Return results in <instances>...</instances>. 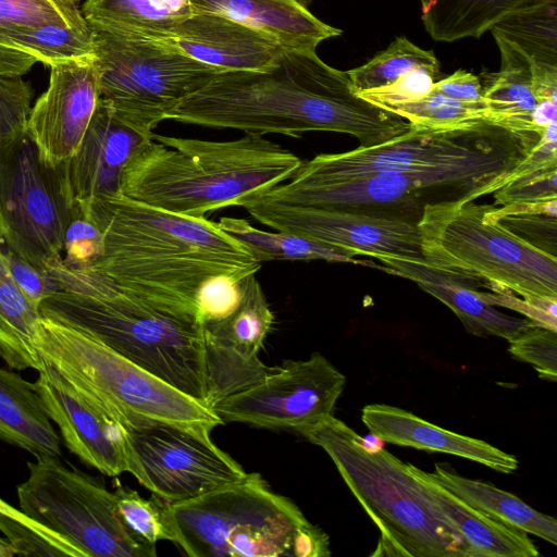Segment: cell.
I'll list each match as a JSON object with an SVG mask.
<instances>
[{
    "mask_svg": "<svg viewBox=\"0 0 557 557\" xmlns=\"http://www.w3.org/2000/svg\"><path fill=\"white\" fill-rule=\"evenodd\" d=\"M94 58L50 67L49 85L35 101L27 135L40 160L55 168L78 149L99 102Z\"/></svg>",
    "mask_w": 557,
    "mask_h": 557,
    "instance_id": "cell-18",
    "label": "cell"
},
{
    "mask_svg": "<svg viewBox=\"0 0 557 557\" xmlns=\"http://www.w3.org/2000/svg\"><path fill=\"white\" fill-rule=\"evenodd\" d=\"M432 476L469 506L492 519L557 544V521L539 512L516 495L490 483L458 474L445 463H435Z\"/></svg>",
    "mask_w": 557,
    "mask_h": 557,
    "instance_id": "cell-30",
    "label": "cell"
},
{
    "mask_svg": "<svg viewBox=\"0 0 557 557\" xmlns=\"http://www.w3.org/2000/svg\"><path fill=\"white\" fill-rule=\"evenodd\" d=\"M481 298L494 307H504L523 314L532 324L557 332V297L528 296L519 298L512 292L488 286Z\"/></svg>",
    "mask_w": 557,
    "mask_h": 557,
    "instance_id": "cell-43",
    "label": "cell"
},
{
    "mask_svg": "<svg viewBox=\"0 0 557 557\" xmlns=\"http://www.w3.org/2000/svg\"><path fill=\"white\" fill-rule=\"evenodd\" d=\"M40 318L39 307L15 282L0 243V357L10 368H42L35 346Z\"/></svg>",
    "mask_w": 557,
    "mask_h": 557,
    "instance_id": "cell-31",
    "label": "cell"
},
{
    "mask_svg": "<svg viewBox=\"0 0 557 557\" xmlns=\"http://www.w3.org/2000/svg\"><path fill=\"white\" fill-rule=\"evenodd\" d=\"M493 194L495 206L557 198V169L521 176Z\"/></svg>",
    "mask_w": 557,
    "mask_h": 557,
    "instance_id": "cell-45",
    "label": "cell"
},
{
    "mask_svg": "<svg viewBox=\"0 0 557 557\" xmlns=\"http://www.w3.org/2000/svg\"><path fill=\"white\" fill-rule=\"evenodd\" d=\"M82 13L94 30L168 41L195 8L193 0H85Z\"/></svg>",
    "mask_w": 557,
    "mask_h": 557,
    "instance_id": "cell-29",
    "label": "cell"
},
{
    "mask_svg": "<svg viewBox=\"0 0 557 557\" xmlns=\"http://www.w3.org/2000/svg\"><path fill=\"white\" fill-rule=\"evenodd\" d=\"M126 431V472L168 504L199 497L248 472L210 438V430L152 423Z\"/></svg>",
    "mask_w": 557,
    "mask_h": 557,
    "instance_id": "cell-14",
    "label": "cell"
},
{
    "mask_svg": "<svg viewBox=\"0 0 557 557\" xmlns=\"http://www.w3.org/2000/svg\"><path fill=\"white\" fill-rule=\"evenodd\" d=\"M400 116L411 126L430 129H454L484 121L483 103L465 102L432 90L424 97L409 102L383 107Z\"/></svg>",
    "mask_w": 557,
    "mask_h": 557,
    "instance_id": "cell-37",
    "label": "cell"
},
{
    "mask_svg": "<svg viewBox=\"0 0 557 557\" xmlns=\"http://www.w3.org/2000/svg\"><path fill=\"white\" fill-rule=\"evenodd\" d=\"M0 513L24 524L25 527L29 528L30 530L35 531L39 535H41L44 539L48 540L52 544H54L59 549H61L65 556L69 557H85L84 554L75 547L72 543H70L67 540H65L60 534L49 530L45 525L36 522L35 520L30 519L28 516H26L23 511L20 509L13 507L9 503L4 502L0 497Z\"/></svg>",
    "mask_w": 557,
    "mask_h": 557,
    "instance_id": "cell-49",
    "label": "cell"
},
{
    "mask_svg": "<svg viewBox=\"0 0 557 557\" xmlns=\"http://www.w3.org/2000/svg\"><path fill=\"white\" fill-rule=\"evenodd\" d=\"M275 231L297 234L354 252L425 263L417 221L403 214L286 205L251 198L240 206Z\"/></svg>",
    "mask_w": 557,
    "mask_h": 557,
    "instance_id": "cell-15",
    "label": "cell"
},
{
    "mask_svg": "<svg viewBox=\"0 0 557 557\" xmlns=\"http://www.w3.org/2000/svg\"><path fill=\"white\" fill-rule=\"evenodd\" d=\"M242 295L225 318L203 322L206 403L209 407L244 391L272 373L259 351L272 329L274 314L256 274L240 281Z\"/></svg>",
    "mask_w": 557,
    "mask_h": 557,
    "instance_id": "cell-17",
    "label": "cell"
},
{
    "mask_svg": "<svg viewBox=\"0 0 557 557\" xmlns=\"http://www.w3.org/2000/svg\"><path fill=\"white\" fill-rule=\"evenodd\" d=\"M88 218L103 251L88 268L153 307L198 320L205 289L220 280L257 274L261 263L205 216L175 214L122 194L95 200Z\"/></svg>",
    "mask_w": 557,
    "mask_h": 557,
    "instance_id": "cell-2",
    "label": "cell"
},
{
    "mask_svg": "<svg viewBox=\"0 0 557 557\" xmlns=\"http://www.w3.org/2000/svg\"><path fill=\"white\" fill-rule=\"evenodd\" d=\"M168 42L220 72L267 69L287 49L259 30L212 12H195L182 21Z\"/></svg>",
    "mask_w": 557,
    "mask_h": 557,
    "instance_id": "cell-21",
    "label": "cell"
},
{
    "mask_svg": "<svg viewBox=\"0 0 557 557\" xmlns=\"http://www.w3.org/2000/svg\"><path fill=\"white\" fill-rule=\"evenodd\" d=\"M71 218L53 168L26 134L0 159V242L46 270L62 260Z\"/></svg>",
    "mask_w": 557,
    "mask_h": 557,
    "instance_id": "cell-13",
    "label": "cell"
},
{
    "mask_svg": "<svg viewBox=\"0 0 557 557\" xmlns=\"http://www.w3.org/2000/svg\"><path fill=\"white\" fill-rule=\"evenodd\" d=\"M17 485L20 510L60 534L85 557H154L156 545L137 539L117 513L114 492L58 457L28 463Z\"/></svg>",
    "mask_w": 557,
    "mask_h": 557,
    "instance_id": "cell-11",
    "label": "cell"
},
{
    "mask_svg": "<svg viewBox=\"0 0 557 557\" xmlns=\"http://www.w3.org/2000/svg\"><path fill=\"white\" fill-rule=\"evenodd\" d=\"M436 74L428 69H416L388 86L357 92L366 101L383 108L409 102L426 96L433 87Z\"/></svg>",
    "mask_w": 557,
    "mask_h": 557,
    "instance_id": "cell-44",
    "label": "cell"
},
{
    "mask_svg": "<svg viewBox=\"0 0 557 557\" xmlns=\"http://www.w3.org/2000/svg\"><path fill=\"white\" fill-rule=\"evenodd\" d=\"M34 89L22 76H0V159L27 134Z\"/></svg>",
    "mask_w": 557,
    "mask_h": 557,
    "instance_id": "cell-40",
    "label": "cell"
},
{
    "mask_svg": "<svg viewBox=\"0 0 557 557\" xmlns=\"http://www.w3.org/2000/svg\"><path fill=\"white\" fill-rule=\"evenodd\" d=\"M165 120L290 137L335 132L364 147L410 129L406 120L359 97L347 72L323 62L315 50L293 48L267 69L215 74Z\"/></svg>",
    "mask_w": 557,
    "mask_h": 557,
    "instance_id": "cell-1",
    "label": "cell"
},
{
    "mask_svg": "<svg viewBox=\"0 0 557 557\" xmlns=\"http://www.w3.org/2000/svg\"><path fill=\"white\" fill-rule=\"evenodd\" d=\"M381 271L414 282L421 289L446 305L472 335L496 336L508 342L528 327V319L507 315L484 301L474 280L440 272L426 264L393 258L379 259Z\"/></svg>",
    "mask_w": 557,
    "mask_h": 557,
    "instance_id": "cell-23",
    "label": "cell"
},
{
    "mask_svg": "<svg viewBox=\"0 0 557 557\" xmlns=\"http://www.w3.org/2000/svg\"><path fill=\"white\" fill-rule=\"evenodd\" d=\"M94 51L100 99L146 138L183 99L220 73L168 41L94 30Z\"/></svg>",
    "mask_w": 557,
    "mask_h": 557,
    "instance_id": "cell-9",
    "label": "cell"
},
{
    "mask_svg": "<svg viewBox=\"0 0 557 557\" xmlns=\"http://www.w3.org/2000/svg\"><path fill=\"white\" fill-rule=\"evenodd\" d=\"M435 505L467 543L470 557H536V546L525 532L503 524L441 485L431 474L407 463Z\"/></svg>",
    "mask_w": 557,
    "mask_h": 557,
    "instance_id": "cell-26",
    "label": "cell"
},
{
    "mask_svg": "<svg viewBox=\"0 0 557 557\" xmlns=\"http://www.w3.org/2000/svg\"><path fill=\"white\" fill-rule=\"evenodd\" d=\"M301 160L263 135L214 141L157 135L126 163L120 193L175 214L201 218L240 207L287 181Z\"/></svg>",
    "mask_w": 557,
    "mask_h": 557,
    "instance_id": "cell-3",
    "label": "cell"
},
{
    "mask_svg": "<svg viewBox=\"0 0 557 557\" xmlns=\"http://www.w3.org/2000/svg\"><path fill=\"white\" fill-rule=\"evenodd\" d=\"M59 290L39 306L45 318L98 339L182 393L206 403L200 322L160 310L110 278L70 269H47Z\"/></svg>",
    "mask_w": 557,
    "mask_h": 557,
    "instance_id": "cell-4",
    "label": "cell"
},
{
    "mask_svg": "<svg viewBox=\"0 0 557 557\" xmlns=\"http://www.w3.org/2000/svg\"><path fill=\"white\" fill-rule=\"evenodd\" d=\"M5 252L15 282L38 307L46 298L59 290L58 284L46 270L32 264L8 249Z\"/></svg>",
    "mask_w": 557,
    "mask_h": 557,
    "instance_id": "cell-46",
    "label": "cell"
},
{
    "mask_svg": "<svg viewBox=\"0 0 557 557\" xmlns=\"http://www.w3.org/2000/svg\"><path fill=\"white\" fill-rule=\"evenodd\" d=\"M509 354L530 363L539 376L556 382L557 380V332L530 324L509 341Z\"/></svg>",
    "mask_w": 557,
    "mask_h": 557,
    "instance_id": "cell-41",
    "label": "cell"
},
{
    "mask_svg": "<svg viewBox=\"0 0 557 557\" xmlns=\"http://www.w3.org/2000/svg\"><path fill=\"white\" fill-rule=\"evenodd\" d=\"M486 207L465 198L423 205L417 226L426 265L521 297H557V257L486 219Z\"/></svg>",
    "mask_w": 557,
    "mask_h": 557,
    "instance_id": "cell-7",
    "label": "cell"
},
{
    "mask_svg": "<svg viewBox=\"0 0 557 557\" xmlns=\"http://www.w3.org/2000/svg\"><path fill=\"white\" fill-rule=\"evenodd\" d=\"M71 218L64 233L63 263L70 269L90 267L103 251V236L98 226L77 210H70Z\"/></svg>",
    "mask_w": 557,
    "mask_h": 557,
    "instance_id": "cell-42",
    "label": "cell"
},
{
    "mask_svg": "<svg viewBox=\"0 0 557 557\" xmlns=\"http://www.w3.org/2000/svg\"><path fill=\"white\" fill-rule=\"evenodd\" d=\"M195 12L225 15L259 30L287 48L315 50L342 30L313 15L305 0H193Z\"/></svg>",
    "mask_w": 557,
    "mask_h": 557,
    "instance_id": "cell-24",
    "label": "cell"
},
{
    "mask_svg": "<svg viewBox=\"0 0 557 557\" xmlns=\"http://www.w3.org/2000/svg\"><path fill=\"white\" fill-rule=\"evenodd\" d=\"M485 218L531 246L557 257V198L512 202L500 208L487 205Z\"/></svg>",
    "mask_w": 557,
    "mask_h": 557,
    "instance_id": "cell-36",
    "label": "cell"
},
{
    "mask_svg": "<svg viewBox=\"0 0 557 557\" xmlns=\"http://www.w3.org/2000/svg\"><path fill=\"white\" fill-rule=\"evenodd\" d=\"M0 530L18 556H65L54 544L24 524L0 513Z\"/></svg>",
    "mask_w": 557,
    "mask_h": 557,
    "instance_id": "cell-47",
    "label": "cell"
},
{
    "mask_svg": "<svg viewBox=\"0 0 557 557\" xmlns=\"http://www.w3.org/2000/svg\"><path fill=\"white\" fill-rule=\"evenodd\" d=\"M346 377L323 355L286 360L261 381L215 404L223 423L298 432L333 416Z\"/></svg>",
    "mask_w": 557,
    "mask_h": 557,
    "instance_id": "cell-16",
    "label": "cell"
},
{
    "mask_svg": "<svg viewBox=\"0 0 557 557\" xmlns=\"http://www.w3.org/2000/svg\"><path fill=\"white\" fill-rule=\"evenodd\" d=\"M321 447L380 531L374 557H470L458 531L386 449H367L360 435L330 416L297 432Z\"/></svg>",
    "mask_w": 557,
    "mask_h": 557,
    "instance_id": "cell-5",
    "label": "cell"
},
{
    "mask_svg": "<svg viewBox=\"0 0 557 557\" xmlns=\"http://www.w3.org/2000/svg\"><path fill=\"white\" fill-rule=\"evenodd\" d=\"M94 57V29L88 23L0 32V76L3 77L22 76L35 63L51 67Z\"/></svg>",
    "mask_w": 557,
    "mask_h": 557,
    "instance_id": "cell-27",
    "label": "cell"
},
{
    "mask_svg": "<svg viewBox=\"0 0 557 557\" xmlns=\"http://www.w3.org/2000/svg\"><path fill=\"white\" fill-rule=\"evenodd\" d=\"M35 346L42 360L124 429L168 423L212 431L223 424L207 404L77 329L41 315Z\"/></svg>",
    "mask_w": 557,
    "mask_h": 557,
    "instance_id": "cell-6",
    "label": "cell"
},
{
    "mask_svg": "<svg viewBox=\"0 0 557 557\" xmlns=\"http://www.w3.org/2000/svg\"><path fill=\"white\" fill-rule=\"evenodd\" d=\"M361 420L370 433L385 443L455 455L500 473H512L518 468L516 456L482 440L445 430L401 408L367 405Z\"/></svg>",
    "mask_w": 557,
    "mask_h": 557,
    "instance_id": "cell-22",
    "label": "cell"
},
{
    "mask_svg": "<svg viewBox=\"0 0 557 557\" xmlns=\"http://www.w3.org/2000/svg\"><path fill=\"white\" fill-rule=\"evenodd\" d=\"M432 88L460 101L483 103V88L480 76L461 69L434 82Z\"/></svg>",
    "mask_w": 557,
    "mask_h": 557,
    "instance_id": "cell-48",
    "label": "cell"
},
{
    "mask_svg": "<svg viewBox=\"0 0 557 557\" xmlns=\"http://www.w3.org/2000/svg\"><path fill=\"white\" fill-rule=\"evenodd\" d=\"M168 511L175 544L190 557H292L297 533L310 523L259 473L169 504Z\"/></svg>",
    "mask_w": 557,
    "mask_h": 557,
    "instance_id": "cell-8",
    "label": "cell"
},
{
    "mask_svg": "<svg viewBox=\"0 0 557 557\" xmlns=\"http://www.w3.org/2000/svg\"><path fill=\"white\" fill-rule=\"evenodd\" d=\"M0 440L35 458L58 457L61 440L34 383L0 368Z\"/></svg>",
    "mask_w": 557,
    "mask_h": 557,
    "instance_id": "cell-28",
    "label": "cell"
},
{
    "mask_svg": "<svg viewBox=\"0 0 557 557\" xmlns=\"http://www.w3.org/2000/svg\"><path fill=\"white\" fill-rule=\"evenodd\" d=\"M557 0H532L491 27L533 63V76L557 75Z\"/></svg>",
    "mask_w": 557,
    "mask_h": 557,
    "instance_id": "cell-32",
    "label": "cell"
},
{
    "mask_svg": "<svg viewBox=\"0 0 557 557\" xmlns=\"http://www.w3.org/2000/svg\"><path fill=\"white\" fill-rule=\"evenodd\" d=\"M86 23L77 0H0V32Z\"/></svg>",
    "mask_w": 557,
    "mask_h": 557,
    "instance_id": "cell-39",
    "label": "cell"
},
{
    "mask_svg": "<svg viewBox=\"0 0 557 557\" xmlns=\"http://www.w3.org/2000/svg\"><path fill=\"white\" fill-rule=\"evenodd\" d=\"M13 556H18V553L15 549V547L8 540L0 537V557Z\"/></svg>",
    "mask_w": 557,
    "mask_h": 557,
    "instance_id": "cell-50",
    "label": "cell"
},
{
    "mask_svg": "<svg viewBox=\"0 0 557 557\" xmlns=\"http://www.w3.org/2000/svg\"><path fill=\"white\" fill-rule=\"evenodd\" d=\"M532 0H420L422 22L437 41L481 37L499 20Z\"/></svg>",
    "mask_w": 557,
    "mask_h": 557,
    "instance_id": "cell-34",
    "label": "cell"
},
{
    "mask_svg": "<svg viewBox=\"0 0 557 557\" xmlns=\"http://www.w3.org/2000/svg\"><path fill=\"white\" fill-rule=\"evenodd\" d=\"M146 139L99 98L78 149L53 168L67 208L88 218L95 200L121 194L123 170Z\"/></svg>",
    "mask_w": 557,
    "mask_h": 557,
    "instance_id": "cell-20",
    "label": "cell"
},
{
    "mask_svg": "<svg viewBox=\"0 0 557 557\" xmlns=\"http://www.w3.org/2000/svg\"><path fill=\"white\" fill-rule=\"evenodd\" d=\"M502 57L500 71L482 72L484 121L537 143L542 132L533 120L537 104L533 94V63L521 51L495 39Z\"/></svg>",
    "mask_w": 557,
    "mask_h": 557,
    "instance_id": "cell-25",
    "label": "cell"
},
{
    "mask_svg": "<svg viewBox=\"0 0 557 557\" xmlns=\"http://www.w3.org/2000/svg\"><path fill=\"white\" fill-rule=\"evenodd\" d=\"M114 494L120 518L137 539L151 545L158 541L175 544L168 503L156 495L146 499L138 492L122 485L116 487Z\"/></svg>",
    "mask_w": 557,
    "mask_h": 557,
    "instance_id": "cell-38",
    "label": "cell"
},
{
    "mask_svg": "<svg viewBox=\"0 0 557 557\" xmlns=\"http://www.w3.org/2000/svg\"><path fill=\"white\" fill-rule=\"evenodd\" d=\"M34 384L73 455L109 476L126 472V431L119 421L45 360Z\"/></svg>",
    "mask_w": 557,
    "mask_h": 557,
    "instance_id": "cell-19",
    "label": "cell"
},
{
    "mask_svg": "<svg viewBox=\"0 0 557 557\" xmlns=\"http://www.w3.org/2000/svg\"><path fill=\"white\" fill-rule=\"evenodd\" d=\"M218 225L239 242L260 263L271 260H323L362 264L381 270L372 261L355 259L351 251L284 231L268 232L240 218L222 216Z\"/></svg>",
    "mask_w": 557,
    "mask_h": 557,
    "instance_id": "cell-33",
    "label": "cell"
},
{
    "mask_svg": "<svg viewBox=\"0 0 557 557\" xmlns=\"http://www.w3.org/2000/svg\"><path fill=\"white\" fill-rule=\"evenodd\" d=\"M533 144L485 121L454 129L419 128L373 146L320 153L301 162L285 183L310 186L379 173L422 171L458 165L515 152Z\"/></svg>",
    "mask_w": 557,
    "mask_h": 557,
    "instance_id": "cell-12",
    "label": "cell"
},
{
    "mask_svg": "<svg viewBox=\"0 0 557 557\" xmlns=\"http://www.w3.org/2000/svg\"><path fill=\"white\" fill-rule=\"evenodd\" d=\"M527 152L422 171L379 173L310 186L285 182L260 194L262 200L325 208L356 209L401 214L428 196L475 200L493 194L512 180Z\"/></svg>",
    "mask_w": 557,
    "mask_h": 557,
    "instance_id": "cell-10",
    "label": "cell"
},
{
    "mask_svg": "<svg viewBox=\"0 0 557 557\" xmlns=\"http://www.w3.org/2000/svg\"><path fill=\"white\" fill-rule=\"evenodd\" d=\"M416 69H428L438 75L440 62L432 51L421 49L406 37H396L385 50L347 74L357 94L388 86Z\"/></svg>",
    "mask_w": 557,
    "mask_h": 557,
    "instance_id": "cell-35",
    "label": "cell"
}]
</instances>
